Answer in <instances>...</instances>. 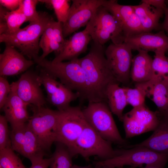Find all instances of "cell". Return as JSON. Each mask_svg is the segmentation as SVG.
<instances>
[{
  "mask_svg": "<svg viewBox=\"0 0 168 168\" xmlns=\"http://www.w3.org/2000/svg\"><path fill=\"white\" fill-rule=\"evenodd\" d=\"M103 46L93 42L89 53L78 58L86 81L89 102L107 103L106 92L108 86L116 80L107 63Z\"/></svg>",
  "mask_w": 168,
  "mask_h": 168,
  "instance_id": "1",
  "label": "cell"
},
{
  "mask_svg": "<svg viewBox=\"0 0 168 168\" xmlns=\"http://www.w3.org/2000/svg\"><path fill=\"white\" fill-rule=\"evenodd\" d=\"M40 17L37 21L30 23L11 34L0 35V42L18 49L30 59L38 58L40 38L50 22L54 19L45 12H40Z\"/></svg>",
  "mask_w": 168,
  "mask_h": 168,
  "instance_id": "2",
  "label": "cell"
},
{
  "mask_svg": "<svg viewBox=\"0 0 168 168\" xmlns=\"http://www.w3.org/2000/svg\"><path fill=\"white\" fill-rule=\"evenodd\" d=\"M78 58L54 63L45 58L40 59L39 57L34 61L53 77L59 79L68 88L78 93L81 100H87L86 81Z\"/></svg>",
  "mask_w": 168,
  "mask_h": 168,
  "instance_id": "3",
  "label": "cell"
},
{
  "mask_svg": "<svg viewBox=\"0 0 168 168\" xmlns=\"http://www.w3.org/2000/svg\"><path fill=\"white\" fill-rule=\"evenodd\" d=\"M82 112L87 123L104 139L123 147L128 145L121 136L107 103L89 102Z\"/></svg>",
  "mask_w": 168,
  "mask_h": 168,
  "instance_id": "4",
  "label": "cell"
},
{
  "mask_svg": "<svg viewBox=\"0 0 168 168\" xmlns=\"http://www.w3.org/2000/svg\"><path fill=\"white\" fill-rule=\"evenodd\" d=\"M111 142L102 138L86 122L82 133L72 147L69 149L74 157L79 155L86 160L96 156L105 161L119 155L121 149H114Z\"/></svg>",
  "mask_w": 168,
  "mask_h": 168,
  "instance_id": "5",
  "label": "cell"
},
{
  "mask_svg": "<svg viewBox=\"0 0 168 168\" xmlns=\"http://www.w3.org/2000/svg\"><path fill=\"white\" fill-rule=\"evenodd\" d=\"M86 28L93 42L101 45L110 40L121 44L126 38L117 19L102 5L97 9Z\"/></svg>",
  "mask_w": 168,
  "mask_h": 168,
  "instance_id": "6",
  "label": "cell"
},
{
  "mask_svg": "<svg viewBox=\"0 0 168 168\" xmlns=\"http://www.w3.org/2000/svg\"><path fill=\"white\" fill-rule=\"evenodd\" d=\"M168 161V154L158 153L142 147L121 149L120 154L112 159L99 161L94 164L110 168H122L125 166L136 167L156 166L164 168Z\"/></svg>",
  "mask_w": 168,
  "mask_h": 168,
  "instance_id": "7",
  "label": "cell"
},
{
  "mask_svg": "<svg viewBox=\"0 0 168 168\" xmlns=\"http://www.w3.org/2000/svg\"><path fill=\"white\" fill-rule=\"evenodd\" d=\"M32 111L33 114L27 124L46 152L50 149L56 141L59 111L44 106H35L33 107Z\"/></svg>",
  "mask_w": 168,
  "mask_h": 168,
  "instance_id": "8",
  "label": "cell"
},
{
  "mask_svg": "<svg viewBox=\"0 0 168 168\" xmlns=\"http://www.w3.org/2000/svg\"><path fill=\"white\" fill-rule=\"evenodd\" d=\"M58 111L55 142H61L69 149L82 133L86 121L80 106H70Z\"/></svg>",
  "mask_w": 168,
  "mask_h": 168,
  "instance_id": "9",
  "label": "cell"
},
{
  "mask_svg": "<svg viewBox=\"0 0 168 168\" xmlns=\"http://www.w3.org/2000/svg\"><path fill=\"white\" fill-rule=\"evenodd\" d=\"M122 122L126 138H131L153 131L159 123V112L150 110L145 105L133 108L124 114Z\"/></svg>",
  "mask_w": 168,
  "mask_h": 168,
  "instance_id": "10",
  "label": "cell"
},
{
  "mask_svg": "<svg viewBox=\"0 0 168 168\" xmlns=\"http://www.w3.org/2000/svg\"><path fill=\"white\" fill-rule=\"evenodd\" d=\"M132 49L124 42L119 44L112 43L105 50L108 64L117 81L126 84L130 78L132 60Z\"/></svg>",
  "mask_w": 168,
  "mask_h": 168,
  "instance_id": "11",
  "label": "cell"
},
{
  "mask_svg": "<svg viewBox=\"0 0 168 168\" xmlns=\"http://www.w3.org/2000/svg\"><path fill=\"white\" fill-rule=\"evenodd\" d=\"M104 0H73L68 18L63 24L64 38L87 25Z\"/></svg>",
  "mask_w": 168,
  "mask_h": 168,
  "instance_id": "12",
  "label": "cell"
},
{
  "mask_svg": "<svg viewBox=\"0 0 168 168\" xmlns=\"http://www.w3.org/2000/svg\"><path fill=\"white\" fill-rule=\"evenodd\" d=\"M10 137L12 149L30 161L44 156L46 154L36 135L27 123L12 128Z\"/></svg>",
  "mask_w": 168,
  "mask_h": 168,
  "instance_id": "13",
  "label": "cell"
},
{
  "mask_svg": "<svg viewBox=\"0 0 168 168\" xmlns=\"http://www.w3.org/2000/svg\"><path fill=\"white\" fill-rule=\"evenodd\" d=\"M39 75L41 85L46 92L48 101L56 107L58 110L66 109L70 106L72 101L80 98L78 93L74 92L57 81L43 69L41 68Z\"/></svg>",
  "mask_w": 168,
  "mask_h": 168,
  "instance_id": "14",
  "label": "cell"
},
{
  "mask_svg": "<svg viewBox=\"0 0 168 168\" xmlns=\"http://www.w3.org/2000/svg\"><path fill=\"white\" fill-rule=\"evenodd\" d=\"M39 74L27 71L19 79L11 84L15 92L24 102L37 107L44 106L46 103L40 88Z\"/></svg>",
  "mask_w": 168,
  "mask_h": 168,
  "instance_id": "15",
  "label": "cell"
},
{
  "mask_svg": "<svg viewBox=\"0 0 168 168\" xmlns=\"http://www.w3.org/2000/svg\"><path fill=\"white\" fill-rule=\"evenodd\" d=\"M102 6L117 19L126 38L144 32L133 6L121 5L116 0H104Z\"/></svg>",
  "mask_w": 168,
  "mask_h": 168,
  "instance_id": "16",
  "label": "cell"
},
{
  "mask_svg": "<svg viewBox=\"0 0 168 168\" xmlns=\"http://www.w3.org/2000/svg\"><path fill=\"white\" fill-rule=\"evenodd\" d=\"M5 49L0 54V76L18 75L26 71L33 65V60L27 59L14 47L5 44Z\"/></svg>",
  "mask_w": 168,
  "mask_h": 168,
  "instance_id": "17",
  "label": "cell"
},
{
  "mask_svg": "<svg viewBox=\"0 0 168 168\" xmlns=\"http://www.w3.org/2000/svg\"><path fill=\"white\" fill-rule=\"evenodd\" d=\"M124 42L132 50L153 51L158 50L168 51V37L163 30L156 33L143 32L126 38Z\"/></svg>",
  "mask_w": 168,
  "mask_h": 168,
  "instance_id": "18",
  "label": "cell"
},
{
  "mask_svg": "<svg viewBox=\"0 0 168 168\" xmlns=\"http://www.w3.org/2000/svg\"><path fill=\"white\" fill-rule=\"evenodd\" d=\"M65 40L63 36V24L54 19L47 26L40 39L39 46L42 50L39 56L42 59L52 52L56 55L62 51Z\"/></svg>",
  "mask_w": 168,
  "mask_h": 168,
  "instance_id": "19",
  "label": "cell"
},
{
  "mask_svg": "<svg viewBox=\"0 0 168 168\" xmlns=\"http://www.w3.org/2000/svg\"><path fill=\"white\" fill-rule=\"evenodd\" d=\"M91 38L86 29L73 35L65 40L61 52L52 61L54 63L70 61L78 58V57L87 50Z\"/></svg>",
  "mask_w": 168,
  "mask_h": 168,
  "instance_id": "20",
  "label": "cell"
},
{
  "mask_svg": "<svg viewBox=\"0 0 168 168\" xmlns=\"http://www.w3.org/2000/svg\"><path fill=\"white\" fill-rule=\"evenodd\" d=\"M159 112V122L152 134L139 143L128 145L126 149L135 147H142L155 152L168 154V117Z\"/></svg>",
  "mask_w": 168,
  "mask_h": 168,
  "instance_id": "21",
  "label": "cell"
},
{
  "mask_svg": "<svg viewBox=\"0 0 168 168\" xmlns=\"http://www.w3.org/2000/svg\"><path fill=\"white\" fill-rule=\"evenodd\" d=\"M28 105L19 97L11 86V91L2 110L12 128L27 123L30 117L27 110Z\"/></svg>",
  "mask_w": 168,
  "mask_h": 168,
  "instance_id": "22",
  "label": "cell"
},
{
  "mask_svg": "<svg viewBox=\"0 0 168 168\" xmlns=\"http://www.w3.org/2000/svg\"><path fill=\"white\" fill-rule=\"evenodd\" d=\"M138 51L133 58L130 72V78L136 83L148 81L152 77L153 59L148 51Z\"/></svg>",
  "mask_w": 168,
  "mask_h": 168,
  "instance_id": "23",
  "label": "cell"
},
{
  "mask_svg": "<svg viewBox=\"0 0 168 168\" xmlns=\"http://www.w3.org/2000/svg\"><path fill=\"white\" fill-rule=\"evenodd\" d=\"M146 96L151 99L161 112L168 109V82L153 80L144 82Z\"/></svg>",
  "mask_w": 168,
  "mask_h": 168,
  "instance_id": "24",
  "label": "cell"
},
{
  "mask_svg": "<svg viewBox=\"0 0 168 168\" xmlns=\"http://www.w3.org/2000/svg\"><path fill=\"white\" fill-rule=\"evenodd\" d=\"M144 32H151L158 29L160 18L164 13L163 10L156 8L146 3L133 6Z\"/></svg>",
  "mask_w": 168,
  "mask_h": 168,
  "instance_id": "25",
  "label": "cell"
},
{
  "mask_svg": "<svg viewBox=\"0 0 168 168\" xmlns=\"http://www.w3.org/2000/svg\"><path fill=\"white\" fill-rule=\"evenodd\" d=\"M119 83H114L108 86L106 92L107 103L112 113L122 121L123 111L128 105L124 87Z\"/></svg>",
  "mask_w": 168,
  "mask_h": 168,
  "instance_id": "26",
  "label": "cell"
},
{
  "mask_svg": "<svg viewBox=\"0 0 168 168\" xmlns=\"http://www.w3.org/2000/svg\"><path fill=\"white\" fill-rule=\"evenodd\" d=\"M0 21L5 23L7 30L5 34H7L15 33L21 29L20 26L24 23L27 21L20 6L16 10L10 11L1 5Z\"/></svg>",
  "mask_w": 168,
  "mask_h": 168,
  "instance_id": "27",
  "label": "cell"
},
{
  "mask_svg": "<svg viewBox=\"0 0 168 168\" xmlns=\"http://www.w3.org/2000/svg\"><path fill=\"white\" fill-rule=\"evenodd\" d=\"M55 142V151L50 157L49 168H72L73 157L69 148L61 142Z\"/></svg>",
  "mask_w": 168,
  "mask_h": 168,
  "instance_id": "28",
  "label": "cell"
},
{
  "mask_svg": "<svg viewBox=\"0 0 168 168\" xmlns=\"http://www.w3.org/2000/svg\"><path fill=\"white\" fill-rule=\"evenodd\" d=\"M166 52L163 50H158L154 52L155 55L152 62L151 79L163 80L168 82V57L165 55Z\"/></svg>",
  "mask_w": 168,
  "mask_h": 168,
  "instance_id": "29",
  "label": "cell"
},
{
  "mask_svg": "<svg viewBox=\"0 0 168 168\" xmlns=\"http://www.w3.org/2000/svg\"><path fill=\"white\" fill-rule=\"evenodd\" d=\"M11 147L0 150V168H26Z\"/></svg>",
  "mask_w": 168,
  "mask_h": 168,
  "instance_id": "30",
  "label": "cell"
},
{
  "mask_svg": "<svg viewBox=\"0 0 168 168\" xmlns=\"http://www.w3.org/2000/svg\"><path fill=\"white\" fill-rule=\"evenodd\" d=\"M126 92L128 104L135 108L145 105L146 93L145 91L138 83H136L135 87L130 88L124 87Z\"/></svg>",
  "mask_w": 168,
  "mask_h": 168,
  "instance_id": "31",
  "label": "cell"
},
{
  "mask_svg": "<svg viewBox=\"0 0 168 168\" xmlns=\"http://www.w3.org/2000/svg\"><path fill=\"white\" fill-rule=\"evenodd\" d=\"M51 5L54 9L58 21L62 24L66 21L70 7V0H39Z\"/></svg>",
  "mask_w": 168,
  "mask_h": 168,
  "instance_id": "32",
  "label": "cell"
},
{
  "mask_svg": "<svg viewBox=\"0 0 168 168\" xmlns=\"http://www.w3.org/2000/svg\"><path fill=\"white\" fill-rule=\"evenodd\" d=\"M39 0H22L20 5L22 12L30 23L37 21L40 18V12L36 10V6Z\"/></svg>",
  "mask_w": 168,
  "mask_h": 168,
  "instance_id": "33",
  "label": "cell"
},
{
  "mask_svg": "<svg viewBox=\"0 0 168 168\" xmlns=\"http://www.w3.org/2000/svg\"><path fill=\"white\" fill-rule=\"evenodd\" d=\"M8 121L5 116L0 115V150L11 147Z\"/></svg>",
  "mask_w": 168,
  "mask_h": 168,
  "instance_id": "34",
  "label": "cell"
},
{
  "mask_svg": "<svg viewBox=\"0 0 168 168\" xmlns=\"http://www.w3.org/2000/svg\"><path fill=\"white\" fill-rule=\"evenodd\" d=\"M11 91V86L4 77H0V109L6 104Z\"/></svg>",
  "mask_w": 168,
  "mask_h": 168,
  "instance_id": "35",
  "label": "cell"
},
{
  "mask_svg": "<svg viewBox=\"0 0 168 168\" xmlns=\"http://www.w3.org/2000/svg\"><path fill=\"white\" fill-rule=\"evenodd\" d=\"M31 165L29 168H49L50 159L44 158V156L36 158L30 161Z\"/></svg>",
  "mask_w": 168,
  "mask_h": 168,
  "instance_id": "36",
  "label": "cell"
},
{
  "mask_svg": "<svg viewBox=\"0 0 168 168\" xmlns=\"http://www.w3.org/2000/svg\"><path fill=\"white\" fill-rule=\"evenodd\" d=\"M22 0H0V5L10 11H13L19 7Z\"/></svg>",
  "mask_w": 168,
  "mask_h": 168,
  "instance_id": "37",
  "label": "cell"
},
{
  "mask_svg": "<svg viewBox=\"0 0 168 168\" xmlns=\"http://www.w3.org/2000/svg\"><path fill=\"white\" fill-rule=\"evenodd\" d=\"M141 2L146 3L155 8L164 11L167 7L166 1L164 0H142Z\"/></svg>",
  "mask_w": 168,
  "mask_h": 168,
  "instance_id": "38",
  "label": "cell"
},
{
  "mask_svg": "<svg viewBox=\"0 0 168 168\" xmlns=\"http://www.w3.org/2000/svg\"><path fill=\"white\" fill-rule=\"evenodd\" d=\"M165 19L162 25L163 30L166 31L168 35V7L164 10Z\"/></svg>",
  "mask_w": 168,
  "mask_h": 168,
  "instance_id": "39",
  "label": "cell"
},
{
  "mask_svg": "<svg viewBox=\"0 0 168 168\" xmlns=\"http://www.w3.org/2000/svg\"><path fill=\"white\" fill-rule=\"evenodd\" d=\"M72 168H100V166L94 164V166L90 165L86 166H80L76 165L72 166Z\"/></svg>",
  "mask_w": 168,
  "mask_h": 168,
  "instance_id": "40",
  "label": "cell"
},
{
  "mask_svg": "<svg viewBox=\"0 0 168 168\" xmlns=\"http://www.w3.org/2000/svg\"><path fill=\"white\" fill-rule=\"evenodd\" d=\"M133 168H136V167H134ZM145 168H161L157 166H147V167H145Z\"/></svg>",
  "mask_w": 168,
  "mask_h": 168,
  "instance_id": "41",
  "label": "cell"
},
{
  "mask_svg": "<svg viewBox=\"0 0 168 168\" xmlns=\"http://www.w3.org/2000/svg\"><path fill=\"white\" fill-rule=\"evenodd\" d=\"M98 166H100V168H110L109 167H108L107 166H100V165H98ZM133 168V167H129L126 168Z\"/></svg>",
  "mask_w": 168,
  "mask_h": 168,
  "instance_id": "42",
  "label": "cell"
},
{
  "mask_svg": "<svg viewBox=\"0 0 168 168\" xmlns=\"http://www.w3.org/2000/svg\"><path fill=\"white\" fill-rule=\"evenodd\" d=\"M161 113L163 114H164L165 115H166V116H167L168 117V109L167 110H166V111L164 112H161Z\"/></svg>",
  "mask_w": 168,
  "mask_h": 168,
  "instance_id": "43",
  "label": "cell"
},
{
  "mask_svg": "<svg viewBox=\"0 0 168 168\" xmlns=\"http://www.w3.org/2000/svg\"></svg>",
  "mask_w": 168,
  "mask_h": 168,
  "instance_id": "44",
  "label": "cell"
}]
</instances>
